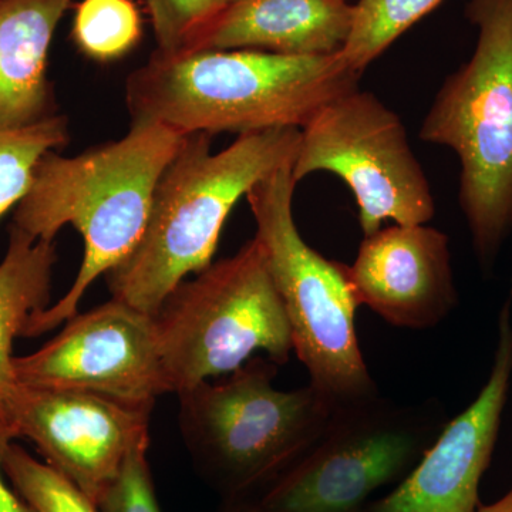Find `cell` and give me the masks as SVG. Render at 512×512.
<instances>
[{
  "mask_svg": "<svg viewBox=\"0 0 512 512\" xmlns=\"http://www.w3.org/2000/svg\"><path fill=\"white\" fill-rule=\"evenodd\" d=\"M292 163L247 194L269 271L291 325L293 350L308 370L309 384L335 404L379 393L359 346L348 265L306 244L293 217Z\"/></svg>",
  "mask_w": 512,
  "mask_h": 512,
  "instance_id": "obj_6",
  "label": "cell"
},
{
  "mask_svg": "<svg viewBox=\"0 0 512 512\" xmlns=\"http://www.w3.org/2000/svg\"><path fill=\"white\" fill-rule=\"evenodd\" d=\"M444 0H357L348 43L339 53L353 72L370 63Z\"/></svg>",
  "mask_w": 512,
  "mask_h": 512,
  "instance_id": "obj_17",
  "label": "cell"
},
{
  "mask_svg": "<svg viewBox=\"0 0 512 512\" xmlns=\"http://www.w3.org/2000/svg\"><path fill=\"white\" fill-rule=\"evenodd\" d=\"M148 446L150 443L140 444L130 451L119 474L97 501L100 512H163L148 464Z\"/></svg>",
  "mask_w": 512,
  "mask_h": 512,
  "instance_id": "obj_22",
  "label": "cell"
},
{
  "mask_svg": "<svg viewBox=\"0 0 512 512\" xmlns=\"http://www.w3.org/2000/svg\"><path fill=\"white\" fill-rule=\"evenodd\" d=\"M3 471L16 493L35 512H100L92 498L69 478L37 460L15 441L6 447Z\"/></svg>",
  "mask_w": 512,
  "mask_h": 512,
  "instance_id": "obj_20",
  "label": "cell"
},
{
  "mask_svg": "<svg viewBox=\"0 0 512 512\" xmlns=\"http://www.w3.org/2000/svg\"><path fill=\"white\" fill-rule=\"evenodd\" d=\"M218 512H265L259 504L258 498H247V500L222 501Z\"/></svg>",
  "mask_w": 512,
  "mask_h": 512,
  "instance_id": "obj_24",
  "label": "cell"
},
{
  "mask_svg": "<svg viewBox=\"0 0 512 512\" xmlns=\"http://www.w3.org/2000/svg\"><path fill=\"white\" fill-rule=\"evenodd\" d=\"M67 117L53 114L30 126L0 128V218L25 198L37 163L69 143Z\"/></svg>",
  "mask_w": 512,
  "mask_h": 512,
  "instance_id": "obj_18",
  "label": "cell"
},
{
  "mask_svg": "<svg viewBox=\"0 0 512 512\" xmlns=\"http://www.w3.org/2000/svg\"><path fill=\"white\" fill-rule=\"evenodd\" d=\"M512 380V286L498 316L493 367L473 403L448 420L409 476L363 512H476Z\"/></svg>",
  "mask_w": 512,
  "mask_h": 512,
  "instance_id": "obj_12",
  "label": "cell"
},
{
  "mask_svg": "<svg viewBox=\"0 0 512 512\" xmlns=\"http://www.w3.org/2000/svg\"><path fill=\"white\" fill-rule=\"evenodd\" d=\"M157 52H181L221 12V0H146Z\"/></svg>",
  "mask_w": 512,
  "mask_h": 512,
  "instance_id": "obj_21",
  "label": "cell"
},
{
  "mask_svg": "<svg viewBox=\"0 0 512 512\" xmlns=\"http://www.w3.org/2000/svg\"><path fill=\"white\" fill-rule=\"evenodd\" d=\"M466 18L476 49L441 84L419 137L458 157V202L491 271L512 232V0H468Z\"/></svg>",
  "mask_w": 512,
  "mask_h": 512,
  "instance_id": "obj_4",
  "label": "cell"
},
{
  "mask_svg": "<svg viewBox=\"0 0 512 512\" xmlns=\"http://www.w3.org/2000/svg\"><path fill=\"white\" fill-rule=\"evenodd\" d=\"M447 423L436 399L399 404L377 393L340 404L259 504L265 512H363L377 491L409 476Z\"/></svg>",
  "mask_w": 512,
  "mask_h": 512,
  "instance_id": "obj_8",
  "label": "cell"
},
{
  "mask_svg": "<svg viewBox=\"0 0 512 512\" xmlns=\"http://www.w3.org/2000/svg\"><path fill=\"white\" fill-rule=\"evenodd\" d=\"M348 276L357 305L396 328H436L458 305L450 238L427 224L363 237Z\"/></svg>",
  "mask_w": 512,
  "mask_h": 512,
  "instance_id": "obj_13",
  "label": "cell"
},
{
  "mask_svg": "<svg viewBox=\"0 0 512 512\" xmlns=\"http://www.w3.org/2000/svg\"><path fill=\"white\" fill-rule=\"evenodd\" d=\"M150 413L97 394L18 383L0 429L32 441L46 464L97 504L130 451L150 443Z\"/></svg>",
  "mask_w": 512,
  "mask_h": 512,
  "instance_id": "obj_11",
  "label": "cell"
},
{
  "mask_svg": "<svg viewBox=\"0 0 512 512\" xmlns=\"http://www.w3.org/2000/svg\"><path fill=\"white\" fill-rule=\"evenodd\" d=\"M56 242L35 241L10 225L9 244L0 262V414L18 386L13 343L29 319L50 306Z\"/></svg>",
  "mask_w": 512,
  "mask_h": 512,
  "instance_id": "obj_16",
  "label": "cell"
},
{
  "mask_svg": "<svg viewBox=\"0 0 512 512\" xmlns=\"http://www.w3.org/2000/svg\"><path fill=\"white\" fill-rule=\"evenodd\" d=\"M232 2H235V0H221L222 9H224L225 6L229 5V3H232Z\"/></svg>",
  "mask_w": 512,
  "mask_h": 512,
  "instance_id": "obj_26",
  "label": "cell"
},
{
  "mask_svg": "<svg viewBox=\"0 0 512 512\" xmlns=\"http://www.w3.org/2000/svg\"><path fill=\"white\" fill-rule=\"evenodd\" d=\"M72 0H0V128L55 113L49 50Z\"/></svg>",
  "mask_w": 512,
  "mask_h": 512,
  "instance_id": "obj_15",
  "label": "cell"
},
{
  "mask_svg": "<svg viewBox=\"0 0 512 512\" xmlns=\"http://www.w3.org/2000/svg\"><path fill=\"white\" fill-rule=\"evenodd\" d=\"M299 128L241 134L218 153L188 134L156 191L136 247L106 274L111 296L154 316L190 274L212 264L222 228L242 197L298 151Z\"/></svg>",
  "mask_w": 512,
  "mask_h": 512,
  "instance_id": "obj_3",
  "label": "cell"
},
{
  "mask_svg": "<svg viewBox=\"0 0 512 512\" xmlns=\"http://www.w3.org/2000/svg\"><path fill=\"white\" fill-rule=\"evenodd\" d=\"M185 137L163 124L138 121L120 140L73 157L49 151L37 163L13 212V227L35 241L53 242L60 229L72 225L83 237L84 255L69 291L35 313L22 336L35 338L72 319L87 289L133 251L158 181Z\"/></svg>",
  "mask_w": 512,
  "mask_h": 512,
  "instance_id": "obj_1",
  "label": "cell"
},
{
  "mask_svg": "<svg viewBox=\"0 0 512 512\" xmlns=\"http://www.w3.org/2000/svg\"><path fill=\"white\" fill-rule=\"evenodd\" d=\"M476 512H512V487L507 494L493 504H480Z\"/></svg>",
  "mask_w": 512,
  "mask_h": 512,
  "instance_id": "obj_25",
  "label": "cell"
},
{
  "mask_svg": "<svg viewBox=\"0 0 512 512\" xmlns=\"http://www.w3.org/2000/svg\"><path fill=\"white\" fill-rule=\"evenodd\" d=\"M16 380L43 389L92 393L153 410L170 393L154 316L111 298L74 315L36 352L16 356Z\"/></svg>",
  "mask_w": 512,
  "mask_h": 512,
  "instance_id": "obj_10",
  "label": "cell"
},
{
  "mask_svg": "<svg viewBox=\"0 0 512 512\" xmlns=\"http://www.w3.org/2000/svg\"><path fill=\"white\" fill-rule=\"evenodd\" d=\"M276 373L269 357L255 356L178 393L185 447L222 501L259 500L318 440L336 407L309 383L276 389Z\"/></svg>",
  "mask_w": 512,
  "mask_h": 512,
  "instance_id": "obj_5",
  "label": "cell"
},
{
  "mask_svg": "<svg viewBox=\"0 0 512 512\" xmlns=\"http://www.w3.org/2000/svg\"><path fill=\"white\" fill-rule=\"evenodd\" d=\"M315 173L339 177L355 195L363 237L383 222L429 224L436 201L399 114L365 90L320 107L301 128L293 158L295 183Z\"/></svg>",
  "mask_w": 512,
  "mask_h": 512,
  "instance_id": "obj_9",
  "label": "cell"
},
{
  "mask_svg": "<svg viewBox=\"0 0 512 512\" xmlns=\"http://www.w3.org/2000/svg\"><path fill=\"white\" fill-rule=\"evenodd\" d=\"M353 20L355 5L348 0H235L181 52L249 49L285 56L338 55L348 43Z\"/></svg>",
  "mask_w": 512,
  "mask_h": 512,
  "instance_id": "obj_14",
  "label": "cell"
},
{
  "mask_svg": "<svg viewBox=\"0 0 512 512\" xmlns=\"http://www.w3.org/2000/svg\"><path fill=\"white\" fill-rule=\"evenodd\" d=\"M143 36L133 0H82L74 9L72 37L84 56L99 63L128 55Z\"/></svg>",
  "mask_w": 512,
  "mask_h": 512,
  "instance_id": "obj_19",
  "label": "cell"
},
{
  "mask_svg": "<svg viewBox=\"0 0 512 512\" xmlns=\"http://www.w3.org/2000/svg\"><path fill=\"white\" fill-rule=\"evenodd\" d=\"M360 74L338 55L285 56L262 50L156 52L126 82L131 123L181 134L258 133L301 128Z\"/></svg>",
  "mask_w": 512,
  "mask_h": 512,
  "instance_id": "obj_2",
  "label": "cell"
},
{
  "mask_svg": "<svg viewBox=\"0 0 512 512\" xmlns=\"http://www.w3.org/2000/svg\"><path fill=\"white\" fill-rule=\"evenodd\" d=\"M154 323L170 393L228 375L258 352L286 365L293 350L284 303L256 238L181 282Z\"/></svg>",
  "mask_w": 512,
  "mask_h": 512,
  "instance_id": "obj_7",
  "label": "cell"
},
{
  "mask_svg": "<svg viewBox=\"0 0 512 512\" xmlns=\"http://www.w3.org/2000/svg\"><path fill=\"white\" fill-rule=\"evenodd\" d=\"M9 434L0 429V512H35L30 505L23 500L15 488L10 485L8 478L3 471V456H5L6 447L9 446Z\"/></svg>",
  "mask_w": 512,
  "mask_h": 512,
  "instance_id": "obj_23",
  "label": "cell"
}]
</instances>
